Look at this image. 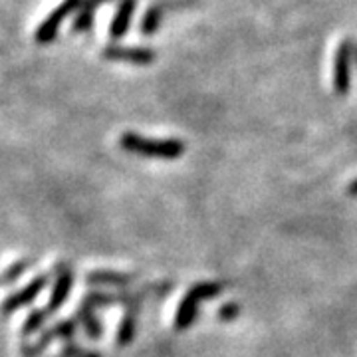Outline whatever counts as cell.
Returning a JSON list of instances; mask_svg holds the SVG:
<instances>
[{
    "label": "cell",
    "instance_id": "1",
    "mask_svg": "<svg viewBox=\"0 0 357 357\" xmlns=\"http://www.w3.org/2000/svg\"><path fill=\"white\" fill-rule=\"evenodd\" d=\"M119 147L123 151L149 159H167L173 161L185 153V143L181 139H151L143 137L135 131H123L119 135Z\"/></svg>",
    "mask_w": 357,
    "mask_h": 357
},
{
    "label": "cell",
    "instance_id": "2",
    "mask_svg": "<svg viewBox=\"0 0 357 357\" xmlns=\"http://www.w3.org/2000/svg\"><path fill=\"white\" fill-rule=\"evenodd\" d=\"M220 290H222V284H218V282H197V284H192L189 292L185 294V298L178 302L177 314L173 319V328L177 332L189 330L199 316V304L204 300L217 298Z\"/></svg>",
    "mask_w": 357,
    "mask_h": 357
},
{
    "label": "cell",
    "instance_id": "3",
    "mask_svg": "<svg viewBox=\"0 0 357 357\" xmlns=\"http://www.w3.org/2000/svg\"><path fill=\"white\" fill-rule=\"evenodd\" d=\"M356 42L354 38H344L333 56L332 84L335 96H347L351 89L354 77V62H356Z\"/></svg>",
    "mask_w": 357,
    "mask_h": 357
},
{
    "label": "cell",
    "instance_id": "4",
    "mask_svg": "<svg viewBox=\"0 0 357 357\" xmlns=\"http://www.w3.org/2000/svg\"><path fill=\"white\" fill-rule=\"evenodd\" d=\"M82 2L84 0H62L54 10H52L42 22L36 28V32H34V42L38 44V46H48L52 44L56 36H58V32H60V28L64 24L66 18H70L72 14L77 13V8L82 6Z\"/></svg>",
    "mask_w": 357,
    "mask_h": 357
},
{
    "label": "cell",
    "instance_id": "5",
    "mask_svg": "<svg viewBox=\"0 0 357 357\" xmlns=\"http://www.w3.org/2000/svg\"><path fill=\"white\" fill-rule=\"evenodd\" d=\"M103 60L109 62H121L131 66H151L157 60V52L147 46H119L109 44L102 50Z\"/></svg>",
    "mask_w": 357,
    "mask_h": 357
},
{
    "label": "cell",
    "instance_id": "6",
    "mask_svg": "<svg viewBox=\"0 0 357 357\" xmlns=\"http://www.w3.org/2000/svg\"><path fill=\"white\" fill-rule=\"evenodd\" d=\"M72 286H74V270H72V266L68 262L60 260L56 264V268H54V288H52L50 300L44 306V310L48 312V316L56 314L68 302L70 292H72Z\"/></svg>",
    "mask_w": 357,
    "mask_h": 357
},
{
    "label": "cell",
    "instance_id": "7",
    "mask_svg": "<svg viewBox=\"0 0 357 357\" xmlns=\"http://www.w3.org/2000/svg\"><path fill=\"white\" fill-rule=\"evenodd\" d=\"M48 282H50V274L44 272V274H38L36 278H32V280L28 282L24 288H20L18 292L10 294V296L4 300V314L10 316L16 310L30 306V304L38 298L40 294H42V290L48 286Z\"/></svg>",
    "mask_w": 357,
    "mask_h": 357
},
{
    "label": "cell",
    "instance_id": "8",
    "mask_svg": "<svg viewBox=\"0 0 357 357\" xmlns=\"http://www.w3.org/2000/svg\"><path fill=\"white\" fill-rule=\"evenodd\" d=\"M135 10H137V0H119L117 10H115L114 18L109 22V28H107L109 40L117 42L123 36H128L131 22H133V16H135Z\"/></svg>",
    "mask_w": 357,
    "mask_h": 357
},
{
    "label": "cell",
    "instance_id": "9",
    "mask_svg": "<svg viewBox=\"0 0 357 357\" xmlns=\"http://www.w3.org/2000/svg\"><path fill=\"white\" fill-rule=\"evenodd\" d=\"M169 13V6H167L165 0H157L153 4L147 6V10L143 13L139 22V34L143 36H153L155 32L161 28L163 24V18Z\"/></svg>",
    "mask_w": 357,
    "mask_h": 357
},
{
    "label": "cell",
    "instance_id": "10",
    "mask_svg": "<svg viewBox=\"0 0 357 357\" xmlns=\"http://www.w3.org/2000/svg\"><path fill=\"white\" fill-rule=\"evenodd\" d=\"M74 318L79 321L82 330L86 332V335H88L91 342H98L103 335L102 319L96 316V310H93V307L86 306V304L79 302L76 307V316H74Z\"/></svg>",
    "mask_w": 357,
    "mask_h": 357
},
{
    "label": "cell",
    "instance_id": "11",
    "mask_svg": "<svg viewBox=\"0 0 357 357\" xmlns=\"http://www.w3.org/2000/svg\"><path fill=\"white\" fill-rule=\"evenodd\" d=\"M109 2V0H84L82 6L77 8L76 16H74V24H72V30L76 34H84V32H89L91 26H93V20H96V14H98V8Z\"/></svg>",
    "mask_w": 357,
    "mask_h": 357
},
{
    "label": "cell",
    "instance_id": "12",
    "mask_svg": "<svg viewBox=\"0 0 357 357\" xmlns=\"http://www.w3.org/2000/svg\"><path fill=\"white\" fill-rule=\"evenodd\" d=\"M88 284L96 286H129L135 280L133 274H123V272H112V270H96L86 276Z\"/></svg>",
    "mask_w": 357,
    "mask_h": 357
},
{
    "label": "cell",
    "instance_id": "13",
    "mask_svg": "<svg viewBox=\"0 0 357 357\" xmlns=\"http://www.w3.org/2000/svg\"><path fill=\"white\" fill-rule=\"evenodd\" d=\"M135 324H137V312L126 310L123 318L119 321V330H117V345L126 347L133 342L135 337Z\"/></svg>",
    "mask_w": 357,
    "mask_h": 357
},
{
    "label": "cell",
    "instance_id": "14",
    "mask_svg": "<svg viewBox=\"0 0 357 357\" xmlns=\"http://www.w3.org/2000/svg\"><path fill=\"white\" fill-rule=\"evenodd\" d=\"M50 318L48 312L44 307H32V312L28 314V318L24 319V326H22V337H30L32 333L44 332V326H46V319Z\"/></svg>",
    "mask_w": 357,
    "mask_h": 357
},
{
    "label": "cell",
    "instance_id": "15",
    "mask_svg": "<svg viewBox=\"0 0 357 357\" xmlns=\"http://www.w3.org/2000/svg\"><path fill=\"white\" fill-rule=\"evenodd\" d=\"M82 304L93 307V310H102V307L114 306V304H119V302H117V294L100 292V290H89V292L84 294V298H82Z\"/></svg>",
    "mask_w": 357,
    "mask_h": 357
},
{
    "label": "cell",
    "instance_id": "16",
    "mask_svg": "<svg viewBox=\"0 0 357 357\" xmlns=\"http://www.w3.org/2000/svg\"><path fill=\"white\" fill-rule=\"evenodd\" d=\"M76 324H77L76 318H68V319H60V321H56V324L50 326V328H52V332H54V335H56V340L72 342L77 330Z\"/></svg>",
    "mask_w": 357,
    "mask_h": 357
},
{
    "label": "cell",
    "instance_id": "17",
    "mask_svg": "<svg viewBox=\"0 0 357 357\" xmlns=\"http://www.w3.org/2000/svg\"><path fill=\"white\" fill-rule=\"evenodd\" d=\"M62 357H103L100 351L93 349H86L82 345H77L74 340L72 342H64L62 344Z\"/></svg>",
    "mask_w": 357,
    "mask_h": 357
},
{
    "label": "cell",
    "instance_id": "18",
    "mask_svg": "<svg viewBox=\"0 0 357 357\" xmlns=\"http://www.w3.org/2000/svg\"><path fill=\"white\" fill-rule=\"evenodd\" d=\"M30 264H32V260H28V258H20V260L13 262L8 266V270L4 272V284H13L14 280H18L26 270L30 268Z\"/></svg>",
    "mask_w": 357,
    "mask_h": 357
},
{
    "label": "cell",
    "instance_id": "19",
    "mask_svg": "<svg viewBox=\"0 0 357 357\" xmlns=\"http://www.w3.org/2000/svg\"><path fill=\"white\" fill-rule=\"evenodd\" d=\"M238 314H241V306L234 304V302H227V304H222L220 310H218V319H222V321H232V319L238 318Z\"/></svg>",
    "mask_w": 357,
    "mask_h": 357
},
{
    "label": "cell",
    "instance_id": "20",
    "mask_svg": "<svg viewBox=\"0 0 357 357\" xmlns=\"http://www.w3.org/2000/svg\"><path fill=\"white\" fill-rule=\"evenodd\" d=\"M347 192H349V195H354V197H357V178H354V181L347 185Z\"/></svg>",
    "mask_w": 357,
    "mask_h": 357
},
{
    "label": "cell",
    "instance_id": "21",
    "mask_svg": "<svg viewBox=\"0 0 357 357\" xmlns=\"http://www.w3.org/2000/svg\"><path fill=\"white\" fill-rule=\"evenodd\" d=\"M356 64H357V46H356Z\"/></svg>",
    "mask_w": 357,
    "mask_h": 357
}]
</instances>
